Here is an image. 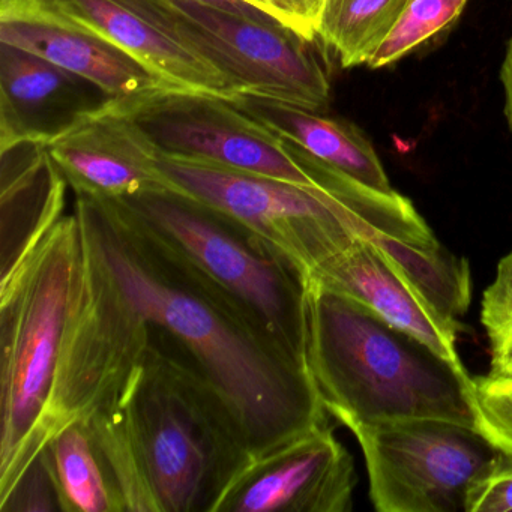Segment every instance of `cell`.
I'll return each mask as SVG.
<instances>
[{
  "instance_id": "1",
  "label": "cell",
  "mask_w": 512,
  "mask_h": 512,
  "mask_svg": "<svg viewBox=\"0 0 512 512\" xmlns=\"http://www.w3.org/2000/svg\"><path fill=\"white\" fill-rule=\"evenodd\" d=\"M74 214L131 307L220 395L253 460L328 425L307 365L181 251L116 200L76 196Z\"/></svg>"
},
{
  "instance_id": "2",
  "label": "cell",
  "mask_w": 512,
  "mask_h": 512,
  "mask_svg": "<svg viewBox=\"0 0 512 512\" xmlns=\"http://www.w3.org/2000/svg\"><path fill=\"white\" fill-rule=\"evenodd\" d=\"M85 241L59 218L0 278V505L55 434V410L82 295Z\"/></svg>"
},
{
  "instance_id": "3",
  "label": "cell",
  "mask_w": 512,
  "mask_h": 512,
  "mask_svg": "<svg viewBox=\"0 0 512 512\" xmlns=\"http://www.w3.org/2000/svg\"><path fill=\"white\" fill-rule=\"evenodd\" d=\"M118 404L142 512H214L253 461L211 383L152 331L145 359Z\"/></svg>"
},
{
  "instance_id": "4",
  "label": "cell",
  "mask_w": 512,
  "mask_h": 512,
  "mask_svg": "<svg viewBox=\"0 0 512 512\" xmlns=\"http://www.w3.org/2000/svg\"><path fill=\"white\" fill-rule=\"evenodd\" d=\"M307 362L326 412L346 427L401 419L476 427L466 368L314 281L308 286Z\"/></svg>"
},
{
  "instance_id": "5",
  "label": "cell",
  "mask_w": 512,
  "mask_h": 512,
  "mask_svg": "<svg viewBox=\"0 0 512 512\" xmlns=\"http://www.w3.org/2000/svg\"><path fill=\"white\" fill-rule=\"evenodd\" d=\"M313 161L322 179L314 188L163 155L160 167L179 194L238 221L310 278L317 266L361 238L437 239L397 191L380 193Z\"/></svg>"
},
{
  "instance_id": "6",
  "label": "cell",
  "mask_w": 512,
  "mask_h": 512,
  "mask_svg": "<svg viewBox=\"0 0 512 512\" xmlns=\"http://www.w3.org/2000/svg\"><path fill=\"white\" fill-rule=\"evenodd\" d=\"M116 202L220 284L308 367L310 277L286 254L217 209L173 191L136 194Z\"/></svg>"
},
{
  "instance_id": "7",
  "label": "cell",
  "mask_w": 512,
  "mask_h": 512,
  "mask_svg": "<svg viewBox=\"0 0 512 512\" xmlns=\"http://www.w3.org/2000/svg\"><path fill=\"white\" fill-rule=\"evenodd\" d=\"M379 512L466 511L467 494L503 458L476 427L443 419L349 425Z\"/></svg>"
},
{
  "instance_id": "8",
  "label": "cell",
  "mask_w": 512,
  "mask_h": 512,
  "mask_svg": "<svg viewBox=\"0 0 512 512\" xmlns=\"http://www.w3.org/2000/svg\"><path fill=\"white\" fill-rule=\"evenodd\" d=\"M161 22L230 77L239 95L323 112L331 82L314 41L272 19L245 16L197 0H149Z\"/></svg>"
},
{
  "instance_id": "9",
  "label": "cell",
  "mask_w": 512,
  "mask_h": 512,
  "mask_svg": "<svg viewBox=\"0 0 512 512\" xmlns=\"http://www.w3.org/2000/svg\"><path fill=\"white\" fill-rule=\"evenodd\" d=\"M163 157L211 164L299 187L322 184L316 164L233 101L160 89L115 100Z\"/></svg>"
},
{
  "instance_id": "10",
  "label": "cell",
  "mask_w": 512,
  "mask_h": 512,
  "mask_svg": "<svg viewBox=\"0 0 512 512\" xmlns=\"http://www.w3.org/2000/svg\"><path fill=\"white\" fill-rule=\"evenodd\" d=\"M40 19L101 38L166 85L233 101L235 83L170 31L148 0H0V20Z\"/></svg>"
},
{
  "instance_id": "11",
  "label": "cell",
  "mask_w": 512,
  "mask_h": 512,
  "mask_svg": "<svg viewBox=\"0 0 512 512\" xmlns=\"http://www.w3.org/2000/svg\"><path fill=\"white\" fill-rule=\"evenodd\" d=\"M355 485L352 455L325 425L254 458L214 512H350Z\"/></svg>"
},
{
  "instance_id": "12",
  "label": "cell",
  "mask_w": 512,
  "mask_h": 512,
  "mask_svg": "<svg viewBox=\"0 0 512 512\" xmlns=\"http://www.w3.org/2000/svg\"><path fill=\"white\" fill-rule=\"evenodd\" d=\"M46 149L76 196L118 200L154 191L179 194L161 170L157 146L115 100L80 116Z\"/></svg>"
},
{
  "instance_id": "13",
  "label": "cell",
  "mask_w": 512,
  "mask_h": 512,
  "mask_svg": "<svg viewBox=\"0 0 512 512\" xmlns=\"http://www.w3.org/2000/svg\"><path fill=\"white\" fill-rule=\"evenodd\" d=\"M310 281L367 305L452 364L464 367L455 347L460 323L442 316L415 281L373 239L353 242L317 266Z\"/></svg>"
},
{
  "instance_id": "14",
  "label": "cell",
  "mask_w": 512,
  "mask_h": 512,
  "mask_svg": "<svg viewBox=\"0 0 512 512\" xmlns=\"http://www.w3.org/2000/svg\"><path fill=\"white\" fill-rule=\"evenodd\" d=\"M88 80L38 56L0 43L2 149L43 143L106 100L88 98Z\"/></svg>"
},
{
  "instance_id": "15",
  "label": "cell",
  "mask_w": 512,
  "mask_h": 512,
  "mask_svg": "<svg viewBox=\"0 0 512 512\" xmlns=\"http://www.w3.org/2000/svg\"><path fill=\"white\" fill-rule=\"evenodd\" d=\"M0 43L88 80L110 100L172 89L113 44L59 23L40 19L0 20Z\"/></svg>"
},
{
  "instance_id": "16",
  "label": "cell",
  "mask_w": 512,
  "mask_h": 512,
  "mask_svg": "<svg viewBox=\"0 0 512 512\" xmlns=\"http://www.w3.org/2000/svg\"><path fill=\"white\" fill-rule=\"evenodd\" d=\"M233 103L314 160L380 193H394L376 149L356 125L250 95Z\"/></svg>"
},
{
  "instance_id": "17",
  "label": "cell",
  "mask_w": 512,
  "mask_h": 512,
  "mask_svg": "<svg viewBox=\"0 0 512 512\" xmlns=\"http://www.w3.org/2000/svg\"><path fill=\"white\" fill-rule=\"evenodd\" d=\"M62 512H128L124 494L89 421L65 425L40 457Z\"/></svg>"
},
{
  "instance_id": "18",
  "label": "cell",
  "mask_w": 512,
  "mask_h": 512,
  "mask_svg": "<svg viewBox=\"0 0 512 512\" xmlns=\"http://www.w3.org/2000/svg\"><path fill=\"white\" fill-rule=\"evenodd\" d=\"M62 173L50 160L46 145L37 143L28 160L11 164L2 178V268L10 271L20 257L64 217L67 188Z\"/></svg>"
},
{
  "instance_id": "19",
  "label": "cell",
  "mask_w": 512,
  "mask_h": 512,
  "mask_svg": "<svg viewBox=\"0 0 512 512\" xmlns=\"http://www.w3.org/2000/svg\"><path fill=\"white\" fill-rule=\"evenodd\" d=\"M409 0H322L314 34L343 68L370 64Z\"/></svg>"
},
{
  "instance_id": "20",
  "label": "cell",
  "mask_w": 512,
  "mask_h": 512,
  "mask_svg": "<svg viewBox=\"0 0 512 512\" xmlns=\"http://www.w3.org/2000/svg\"><path fill=\"white\" fill-rule=\"evenodd\" d=\"M413 281L428 301L451 322L466 313L472 295L469 262L455 256L439 241L413 242L373 239Z\"/></svg>"
},
{
  "instance_id": "21",
  "label": "cell",
  "mask_w": 512,
  "mask_h": 512,
  "mask_svg": "<svg viewBox=\"0 0 512 512\" xmlns=\"http://www.w3.org/2000/svg\"><path fill=\"white\" fill-rule=\"evenodd\" d=\"M467 2L469 0H409L368 67L379 70L397 64L448 29L463 14Z\"/></svg>"
},
{
  "instance_id": "22",
  "label": "cell",
  "mask_w": 512,
  "mask_h": 512,
  "mask_svg": "<svg viewBox=\"0 0 512 512\" xmlns=\"http://www.w3.org/2000/svg\"><path fill=\"white\" fill-rule=\"evenodd\" d=\"M481 322L490 341L488 374L512 377V250L500 259L496 277L485 289Z\"/></svg>"
},
{
  "instance_id": "23",
  "label": "cell",
  "mask_w": 512,
  "mask_h": 512,
  "mask_svg": "<svg viewBox=\"0 0 512 512\" xmlns=\"http://www.w3.org/2000/svg\"><path fill=\"white\" fill-rule=\"evenodd\" d=\"M476 428L503 454L512 457V377L472 379Z\"/></svg>"
},
{
  "instance_id": "24",
  "label": "cell",
  "mask_w": 512,
  "mask_h": 512,
  "mask_svg": "<svg viewBox=\"0 0 512 512\" xmlns=\"http://www.w3.org/2000/svg\"><path fill=\"white\" fill-rule=\"evenodd\" d=\"M464 512H512V457L472 485Z\"/></svg>"
},
{
  "instance_id": "25",
  "label": "cell",
  "mask_w": 512,
  "mask_h": 512,
  "mask_svg": "<svg viewBox=\"0 0 512 512\" xmlns=\"http://www.w3.org/2000/svg\"><path fill=\"white\" fill-rule=\"evenodd\" d=\"M322 0H278L287 26L301 37L316 41L314 23Z\"/></svg>"
},
{
  "instance_id": "26",
  "label": "cell",
  "mask_w": 512,
  "mask_h": 512,
  "mask_svg": "<svg viewBox=\"0 0 512 512\" xmlns=\"http://www.w3.org/2000/svg\"><path fill=\"white\" fill-rule=\"evenodd\" d=\"M500 82L505 92V116L512 131V35L506 46L505 58L500 68Z\"/></svg>"
},
{
  "instance_id": "27",
  "label": "cell",
  "mask_w": 512,
  "mask_h": 512,
  "mask_svg": "<svg viewBox=\"0 0 512 512\" xmlns=\"http://www.w3.org/2000/svg\"><path fill=\"white\" fill-rule=\"evenodd\" d=\"M244 2L253 5L254 8H257V10L262 11V13H265L266 16L274 19L275 22L283 25L284 28L289 29V26H287L286 17H284L283 10H281L280 4H278V0H244ZM290 31H292V29H290Z\"/></svg>"
}]
</instances>
